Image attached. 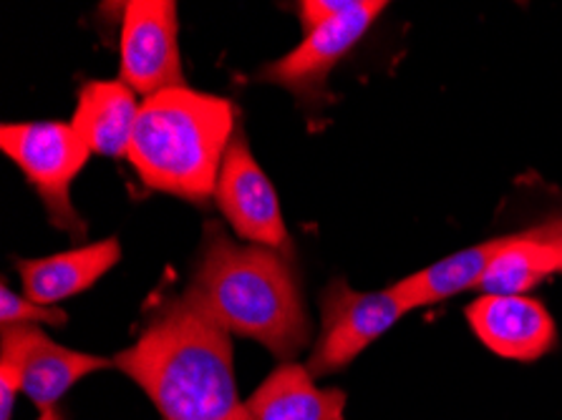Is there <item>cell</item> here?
Listing matches in <instances>:
<instances>
[{"label": "cell", "instance_id": "obj_1", "mask_svg": "<svg viewBox=\"0 0 562 420\" xmlns=\"http://www.w3.org/2000/svg\"><path fill=\"white\" fill-rule=\"evenodd\" d=\"M114 367L147 393L161 420H252L237 390L229 332L184 295L151 315Z\"/></svg>", "mask_w": 562, "mask_h": 420}, {"label": "cell", "instance_id": "obj_2", "mask_svg": "<svg viewBox=\"0 0 562 420\" xmlns=\"http://www.w3.org/2000/svg\"><path fill=\"white\" fill-rule=\"evenodd\" d=\"M184 297L220 328L258 340L283 363H291L311 340L291 257L260 245H235L215 222L204 227L202 252Z\"/></svg>", "mask_w": 562, "mask_h": 420}, {"label": "cell", "instance_id": "obj_3", "mask_svg": "<svg viewBox=\"0 0 562 420\" xmlns=\"http://www.w3.org/2000/svg\"><path fill=\"white\" fill-rule=\"evenodd\" d=\"M235 134L233 101L180 86L144 99L126 159L149 190L207 204Z\"/></svg>", "mask_w": 562, "mask_h": 420}, {"label": "cell", "instance_id": "obj_4", "mask_svg": "<svg viewBox=\"0 0 562 420\" xmlns=\"http://www.w3.org/2000/svg\"><path fill=\"white\" fill-rule=\"evenodd\" d=\"M0 149L44 200L50 225L74 239L87 237V225L71 204V184L87 167L91 151L76 128L64 122L3 124Z\"/></svg>", "mask_w": 562, "mask_h": 420}, {"label": "cell", "instance_id": "obj_5", "mask_svg": "<svg viewBox=\"0 0 562 420\" xmlns=\"http://www.w3.org/2000/svg\"><path fill=\"white\" fill-rule=\"evenodd\" d=\"M406 313L391 287L359 293L344 277H336L321 295V336L305 367L313 378L344 371Z\"/></svg>", "mask_w": 562, "mask_h": 420}, {"label": "cell", "instance_id": "obj_6", "mask_svg": "<svg viewBox=\"0 0 562 420\" xmlns=\"http://www.w3.org/2000/svg\"><path fill=\"white\" fill-rule=\"evenodd\" d=\"M119 81L147 99L159 91L184 86L180 21H177V3L172 0L124 3Z\"/></svg>", "mask_w": 562, "mask_h": 420}, {"label": "cell", "instance_id": "obj_7", "mask_svg": "<svg viewBox=\"0 0 562 420\" xmlns=\"http://www.w3.org/2000/svg\"><path fill=\"white\" fill-rule=\"evenodd\" d=\"M215 202L237 235L250 239L252 245L270 247L291 257L293 245L288 237L278 192L255 161L243 132L235 134L225 154L215 186Z\"/></svg>", "mask_w": 562, "mask_h": 420}, {"label": "cell", "instance_id": "obj_8", "mask_svg": "<svg viewBox=\"0 0 562 420\" xmlns=\"http://www.w3.org/2000/svg\"><path fill=\"white\" fill-rule=\"evenodd\" d=\"M386 5L383 0H356L351 11L308 33L291 54L262 68L258 81L280 86L303 101H315L326 91L328 73L340 58L351 54V48L369 33Z\"/></svg>", "mask_w": 562, "mask_h": 420}, {"label": "cell", "instance_id": "obj_9", "mask_svg": "<svg viewBox=\"0 0 562 420\" xmlns=\"http://www.w3.org/2000/svg\"><path fill=\"white\" fill-rule=\"evenodd\" d=\"M0 348L21 357L23 396L38 410L56 408L76 383L114 365V360L58 345L38 325H0Z\"/></svg>", "mask_w": 562, "mask_h": 420}, {"label": "cell", "instance_id": "obj_10", "mask_svg": "<svg viewBox=\"0 0 562 420\" xmlns=\"http://www.w3.org/2000/svg\"><path fill=\"white\" fill-rule=\"evenodd\" d=\"M464 315L474 336L499 357L530 363L558 345V328L548 307L527 295H480Z\"/></svg>", "mask_w": 562, "mask_h": 420}, {"label": "cell", "instance_id": "obj_11", "mask_svg": "<svg viewBox=\"0 0 562 420\" xmlns=\"http://www.w3.org/2000/svg\"><path fill=\"white\" fill-rule=\"evenodd\" d=\"M119 260L122 242L109 237L61 254L15 260V268L23 282V295L38 305L54 307L61 299L87 293L109 270L116 268Z\"/></svg>", "mask_w": 562, "mask_h": 420}, {"label": "cell", "instance_id": "obj_12", "mask_svg": "<svg viewBox=\"0 0 562 420\" xmlns=\"http://www.w3.org/2000/svg\"><path fill=\"white\" fill-rule=\"evenodd\" d=\"M142 104L122 81H89L79 91L71 126L91 154L130 157L132 136Z\"/></svg>", "mask_w": 562, "mask_h": 420}, {"label": "cell", "instance_id": "obj_13", "mask_svg": "<svg viewBox=\"0 0 562 420\" xmlns=\"http://www.w3.org/2000/svg\"><path fill=\"white\" fill-rule=\"evenodd\" d=\"M346 393L318 388L308 367L280 363L248 400L252 420H346Z\"/></svg>", "mask_w": 562, "mask_h": 420}, {"label": "cell", "instance_id": "obj_14", "mask_svg": "<svg viewBox=\"0 0 562 420\" xmlns=\"http://www.w3.org/2000/svg\"><path fill=\"white\" fill-rule=\"evenodd\" d=\"M507 242L509 235L484 239L480 245L467 247L462 252L449 254L445 260L429 264V268L408 274L396 285H391V290L402 299L408 313L434 303H445V299L467 293V290H476L490 262L495 260V254L502 252V247Z\"/></svg>", "mask_w": 562, "mask_h": 420}, {"label": "cell", "instance_id": "obj_15", "mask_svg": "<svg viewBox=\"0 0 562 420\" xmlns=\"http://www.w3.org/2000/svg\"><path fill=\"white\" fill-rule=\"evenodd\" d=\"M555 272H562L555 247L535 235L532 227L513 231L509 242L490 262L487 272L476 285V293L517 297L525 295L527 290L538 287L544 277Z\"/></svg>", "mask_w": 562, "mask_h": 420}, {"label": "cell", "instance_id": "obj_16", "mask_svg": "<svg viewBox=\"0 0 562 420\" xmlns=\"http://www.w3.org/2000/svg\"><path fill=\"white\" fill-rule=\"evenodd\" d=\"M66 313L58 307L33 303L29 297L15 295L11 287H0V325H66Z\"/></svg>", "mask_w": 562, "mask_h": 420}, {"label": "cell", "instance_id": "obj_17", "mask_svg": "<svg viewBox=\"0 0 562 420\" xmlns=\"http://www.w3.org/2000/svg\"><path fill=\"white\" fill-rule=\"evenodd\" d=\"M353 5L356 0H303V3L297 5V19H301L305 36H308V33L340 19V15L351 11Z\"/></svg>", "mask_w": 562, "mask_h": 420}, {"label": "cell", "instance_id": "obj_18", "mask_svg": "<svg viewBox=\"0 0 562 420\" xmlns=\"http://www.w3.org/2000/svg\"><path fill=\"white\" fill-rule=\"evenodd\" d=\"M532 229L540 239L555 247V252L560 254V268H562V212L552 214V217L540 222V225H535Z\"/></svg>", "mask_w": 562, "mask_h": 420}, {"label": "cell", "instance_id": "obj_19", "mask_svg": "<svg viewBox=\"0 0 562 420\" xmlns=\"http://www.w3.org/2000/svg\"><path fill=\"white\" fill-rule=\"evenodd\" d=\"M36 420H66V416L61 413V410L56 408H48V410H41V416Z\"/></svg>", "mask_w": 562, "mask_h": 420}]
</instances>
